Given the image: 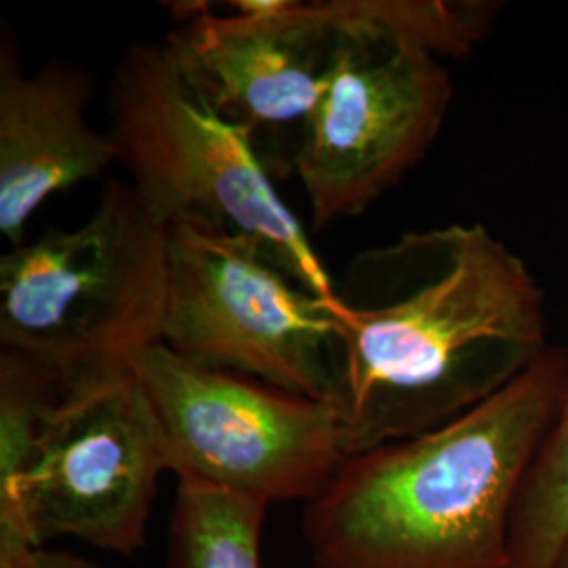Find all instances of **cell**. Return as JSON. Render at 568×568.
<instances>
[{
    "instance_id": "6da1fadb",
    "label": "cell",
    "mask_w": 568,
    "mask_h": 568,
    "mask_svg": "<svg viewBox=\"0 0 568 568\" xmlns=\"http://www.w3.org/2000/svg\"><path fill=\"white\" fill-rule=\"evenodd\" d=\"M331 304L345 457L466 415L544 354V291L483 224L406 232L356 257Z\"/></svg>"
},
{
    "instance_id": "7a4b0ae2",
    "label": "cell",
    "mask_w": 568,
    "mask_h": 568,
    "mask_svg": "<svg viewBox=\"0 0 568 568\" xmlns=\"http://www.w3.org/2000/svg\"><path fill=\"white\" fill-rule=\"evenodd\" d=\"M567 386L568 349L549 344L447 426L345 457L305 506L314 568H509L516 499Z\"/></svg>"
},
{
    "instance_id": "3957f363",
    "label": "cell",
    "mask_w": 568,
    "mask_h": 568,
    "mask_svg": "<svg viewBox=\"0 0 568 568\" xmlns=\"http://www.w3.org/2000/svg\"><path fill=\"white\" fill-rule=\"evenodd\" d=\"M108 119L129 185L159 224L199 220L243 234L310 295L335 302L337 284L270 182L253 135L215 105L171 37L124 51Z\"/></svg>"
},
{
    "instance_id": "277c9868",
    "label": "cell",
    "mask_w": 568,
    "mask_h": 568,
    "mask_svg": "<svg viewBox=\"0 0 568 568\" xmlns=\"http://www.w3.org/2000/svg\"><path fill=\"white\" fill-rule=\"evenodd\" d=\"M164 297L166 225L110 182L77 230H47L0 260V345L72 386L161 344Z\"/></svg>"
},
{
    "instance_id": "5b68a950",
    "label": "cell",
    "mask_w": 568,
    "mask_h": 568,
    "mask_svg": "<svg viewBox=\"0 0 568 568\" xmlns=\"http://www.w3.org/2000/svg\"><path fill=\"white\" fill-rule=\"evenodd\" d=\"M339 7L331 74L293 156L316 230L361 215L400 182L436 140L453 100L443 58L379 20L371 0Z\"/></svg>"
},
{
    "instance_id": "8992f818",
    "label": "cell",
    "mask_w": 568,
    "mask_h": 568,
    "mask_svg": "<svg viewBox=\"0 0 568 568\" xmlns=\"http://www.w3.org/2000/svg\"><path fill=\"white\" fill-rule=\"evenodd\" d=\"M138 377L178 483L220 488L270 506L318 495L345 459L328 403L183 358L164 344L140 349Z\"/></svg>"
},
{
    "instance_id": "52a82bcc",
    "label": "cell",
    "mask_w": 568,
    "mask_h": 568,
    "mask_svg": "<svg viewBox=\"0 0 568 568\" xmlns=\"http://www.w3.org/2000/svg\"><path fill=\"white\" fill-rule=\"evenodd\" d=\"M331 304L243 234L199 220L166 225L161 344L183 358L331 405Z\"/></svg>"
},
{
    "instance_id": "ba28073f",
    "label": "cell",
    "mask_w": 568,
    "mask_h": 568,
    "mask_svg": "<svg viewBox=\"0 0 568 568\" xmlns=\"http://www.w3.org/2000/svg\"><path fill=\"white\" fill-rule=\"evenodd\" d=\"M164 471L161 434L131 366L84 377L47 408L20 490L0 509V546L70 537L131 554Z\"/></svg>"
},
{
    "instance_id": "9c48e42d",
    "label": "cell",
    "mask_w": 568,
    "mask_h": 568,
    "mask_svg": "<svg viewBox=\"0 0 568 568\" xmlns=\"http://www.w3.org/2000/svg\"><path fill=\"white\" fill-rule=\"evenodd\" d=\"M215 16L190 4L185 26L169 34L194 65L211 100L230 121L257 133L297 126L325 91L344 13L339 0H236Z\"/></svg>"
},
{
    "instance_id": "30bf717a",
    "label": "cell",
    "mask_w": 568,
    "mask_h": 568,
    "mask_svg": "<svg viewBox=\"0 0 568 568\" xmlns=\"http://www.w3.org/2000/svg\"><path fill=\"white\" fill-rule=\"evenodd\" d=\"M93 95L77 68L51 61L23 74L13 42L0 47V234L26 243L32 215L53 194L119 163L116 145L84 116Z\"/></svg>"
},
{
    "instance_id": "8fae6325",
    "label": "cell",
    "mask_w": 568,
    "mask_h": 568,
    "mask_svg": "<svg viewBox=\"0 0 568 568\" xmlns=\"http://www.w3.org/2000/svg\"><path fill=\"white\" fill-rule=\"evenodd\" d=\"M265 509L220 488L180 483L169 568H260Z\"/></svg>"
},
{
    "instance_id": "7c38bea8",
    "label": "cell",
    "mask_w": 568,
    "mask_h": 568,
    "mask_svg": "<svg viewBox=\"0 0 568 568\" xmlns=\"http://www.w3.org/2000/svg\"><path fill=\"white\" fill-rule=\"evenodd\" d=\"M568 549V386L516 499L509 568H558Z\"/></svg>"
},
{
    "instance_id": "4fadbf2b",
    "label": "cell",
    "mask_w": 568,
    "mask_h": 568,
    "mask_svg": "<svg viewBox=\"0 0 568 568\" xmlns=\"http://www.w3.org/2000/svg\"><path fill=\"white\" fill-rule=\"evenodd\" d=\"M0 568H98L93 562L68 551L44 546H0Z\"/></svg>"
},
{
    "instance_id": "5bb4252c",
    "label": "cell",
    "mask_w": 568,
    "mask_h": 568,
    "mask_svg": "<svg viewBox=\"0 0 568 568\" xmlns=\"http://www.w3.org/2000/svg\"><path fill=\"white\" fill-rule=\"evenodd\" d=\"M558 568H568V549L567 554H565V558H562V562H560V567Z\"/></svg>"
}]
</instances>
